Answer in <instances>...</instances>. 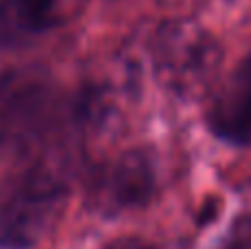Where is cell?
I'll return each instance as SVG.
<instances>
[{
	"label": "cell",
	"mask_w": 251,
	"mask_h": 249,
	"mask_svg": "<svg viewBox=\"0 0 251 249\" xmlns=\"http://www.w3.org/2000/svg\"><path fill=\"white\" fill-rule=\"evenodd\" d=\"M69 188L47 163L26 166L0 185V249L35 247L62 216Z\"/></svg>",
	"instance_id": "cell-1"
},
{
	"label": "cell",
	"mask_w": 251,
	"mask_h": 249,
	"mask_svg": "<svg viewBox=\"0 0 251 249\" xmlns=\"http://www.w3.org/2000/svg\"><path fill=\"white\" fill-rule=\"evenodd\" d=\"M44 108V91L20 75H0V148L25 137Z\"/></svg>",
	"instance_id": "cell-6"
},
{
	"label": "cell",
	"mask_w": 251,
	"mask_h": 249,
	"mask_svg": "<svg viewBox=\"0 0 251 249\" xmlns=\"http://www.w3.org/2000/svg\"><path fill=\"white\" fill-rule=\"evenodd\" d=\"M86 0H0V47H16L71 22Z\"/></svg>",
	"instance_id": "cell-4"
},
{
	"label": "cell",
	"mask_w": 251,
	"mask_h": 249,
	"mask_svg": "<svg viewBox=\"0 0 251 249\" xmlns=\"http://www.w3.org/2000/svg\"><path fill=\"white\" fill-rule=\"evenodd\" d=\"M154 192V174L141 154H124L108 161L93 179L91 197L106 214L141 207Z\"/></svg>",
	"instance_id": "cell-3"
},
{
	"label": "cell",
	"mask_w": 251,
	"mask_h": 249,
	"mask_svg": "<svg viewBox=\"0 0 251 249\" xmlns=\"http://www.w3.org/2000/svg\"><path fill=\"white\" fill-rule=\"evenodd\" d=\"M207 119L221 139L236 146L251 144V51L214 91Z\"/></svg>",
	"instance_id": "cell-5"
},
{
	"label": "cell",
	"mask_w": 251,
	"mask_h": 249,
	"mask_svg": "<svg viewBox=\"0 0 251 249\" xmlns=\"http://www.w3.org/2000/svg\"><path fill=\"white\" fill-rule=\"evenodd\" d=\"M218 49L212 35L192 25H168L156 40V66L165 82L178 91H194L207 84L216 69Z\"/></svg>",
	"instance_id": "cell-2"
}]
</instances>
